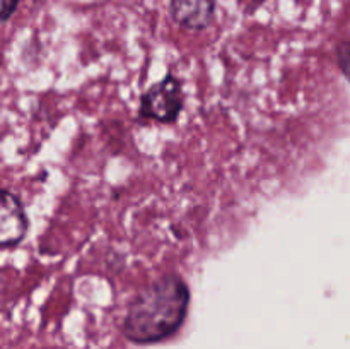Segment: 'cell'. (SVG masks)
I'll use <instances>...</instances> for the list:
<instances>
[{"instance_id": "cell-1", "label": "cell", "mask_w": 350, "mask_h": 349, "mask_svg": "<svg viewBox=\"0 0 350 349\" xmlns=\"http://www.w3.org/2000/svg\"><path fill=\"white\" fill-rule=\"evenodd\" d=\"M190 307V289L178 274H164L132 300L123 320V334L137 344L171 337L183 325Z\"/></svg>"}, {"instance_id": "cell-2", "label": "cell", "mask_w": 350, "mask_h": 349, "mask_svg": "<svg viewBox=\"0 0 350 349\" xmlns=\"http://www.w3.org/2000/svg\"><path fill=\"white\" fill-rule=\"evenodd\" d=\"M183 109V86L173 74L150 86L140 99V116L159 123H174Z\"/></svg>"}, {"instance_id": "cell-3", "label": "cell", "mask_w": 350, "mask_h": 349, "mask_svg": "<svg viewBox=\"0 0 350 349\" xmlns=\"http://www.w3.org/2000/svg\"><path fill=\"white\" fill-rule=\"evenodd\" d=\"M26 212L19 197L12 192L2 190V202H0V243L2 248L17 246L27 233Z\"/></svg>"}, {"instance_id": "cell-4", "label": "cell", "mask_w": 350, "mask_h": 349, "mask_svg": "<svg viewBox=\"0 0 350 349\" xmlns=\"http://www.w3.org/2000/svg\"><path fill=\"white\" fill-rule=\"evenodd\" d=\"M171 14L180 26L200 31L212 24L215 16L214 0H171Z\"/></svg>"}, {"instance_id": "cell-5", "label": "cell", "mask_w": 350, "mask_h": 349, "mask_svg": "<svg viewBox=\"0 0 350 349\" xmlns=\"http://www.w3.org/2000/svg\"><path fill=\"white\" fill-rule=\"evenodd\" d=\"M337 58L338 65H340V70L344 72L345 77L350 81V41H344V43L338 44Z\"/></svg>"}, {"instance_id": "cell-6", "label": "cell", "mask_w": 350, "mask_h": 349, "mask_svg": "<svg viewBox=\"0 0 350 349\" xmlns=\"http://www.w3.org/2000/svg\"><path fill=\"white\" fill-rule=\"evenodd\" d=\"M19 0H2V21H9Z\"/></svg>"}]
</instances>
